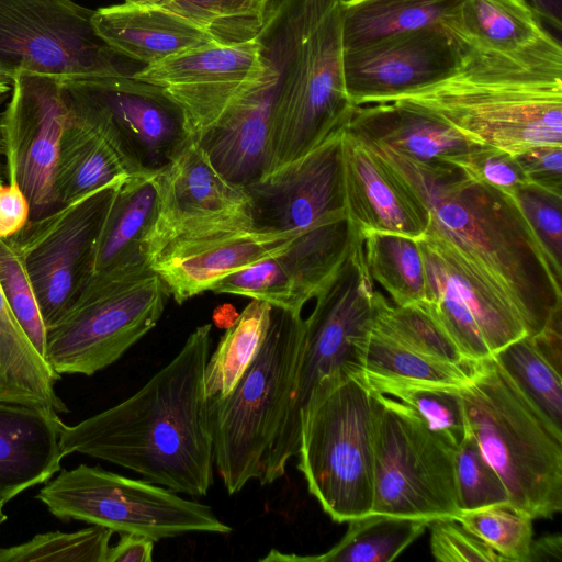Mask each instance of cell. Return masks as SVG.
Segmentation results:
<instances>
[{
	"instance_id": "cell-1",
	"label": "cell",
	"mask_w": 562,
	"mask_h": 562,
	"mask_svg": "<svg viewBox=\"0 0 562 562\" xmlns=\"http://www.w3.org/2000/svg\"><path fill=\"white\" fill-rule=\"evenodd\" d=\"M211 328L196 327L177 356L125 401L77 425H64L65 457L87 454L176 493L205 496L214 474L204 381Z\"/></svg>"
},
{
	"instance_id": "cell-48",
	"label": "cell",
	"mask_w": 562,
	"mask_h": 562,
	"mask_svg": "<svg viewBox=\"0 0 562 562\" xmlns=\"http://www.w3.org/2000/svg\"><path fill=\"white\" fill-rule=\"evenodd\" d=\"M516 159L529 183L562 194V146H535Z\"/></svg>"
},
{
	"instance_id": "cell-2",
	"label": "cell",
	"mask_w": 562,
	"mask_h": 562,
	"mask_svg": "<svg viewBox=\"0 0 562 562\" xmlns=\"http://www.w3.org/2000/svg\"><path fill=\"white\" fill-rule=\"evenodd\" d=\"M370 147L426 204L428 231L451 243L506 293L527 335L542 331L562 310V283L514 198L471 180L452 164H424Z\"/></svg>"
},
{
	"instance_id": "cell-15",
	"label": "cell",
	"mask_w": 562,
	"mask_h": 562,
	"mask_svg": "<svg viewBox=\"0 0 562 562\" xmlns=\"http://www.w3.org/2000/svg\"><path fill=\"white\" fill-rule=\"evenodd\" d=\"M123 180L29 221L10 237L35 290L46 328L66 312L91 278L97 244Z\"/></svg>"
},
{
	"instance_id": "cell-46",
	"label": "cell",
	"mask_w": 562,
	"mask_h": 562,
	"mask_svg": "<svg viewBox=\"0 0 562 562\" xmlns=\"http://www.w3.org/2000/svg\"><path fill=\"white\" fill-rule=\"evenodd\" d=\"M449 162L459 167L471 180L509 195L528 182L516 156L491 145L471 143L467 150Z\"/></svg>"
},
{
	"instance_id": "cell-27",
	"label": "cell",
	"mask_w": 562,
	"mask_h": 562,
	"mask_svg": "<svg viewBox=\"0 0 562 562\" xmlns=\"http://www.w3.org/2000/svg\"><path fill=\"white\" fill-rule=\"evenodd\" d=\"M92 25L114 52L145 66L216 44L191 22L158 5L124 2L99 8Z\"/></svg>"
},
{
	"instance_id": "cell-5",
	"label": "cell",
	"mask_w": 562,
	"mask_h": 562,
	"mask_svg": "<svg viewBox=\"0 0 562 562\" xmlns=\"http://www.w3.org/2000/svg\"><path fill=\"white\" fill-rule=\"evenodd\" d=\"M459 393L468 428L502 479L509 504L532 519L562 510V431L524 395L493 356L474 362Z\"/></svg>"
},
{
	"instance_id": "cell-23",
	"label": "cell",
	"mask_w": 562,
	"mask_h": 562,
	"mask_svg": "<svg viewBox=\"0 0 562 562\" xmlns=\"http://www.w3.org/2000/svg\"><path fill=\"white\" fill-rule=\"evenodd\" d=\"M307 231V229H306ZM305 232V231H304ZM303 232L254 228L165 250L151 265L178 304L266 257L283 251Z\"/></svg>"
},
{
	"instance_id": "cell-44",
	"label": "cell",
	"mask_w": 562,
	"mask_h": 562,
	"mask_svg": "<svg viewBox=\"0 0 562 562\" xmlns=\"http://www.w3.org/2000/svg\"><path fill=\"white\" fill-rule=\"evenodd\" d=\"M454 483L460 512L509 503L502 479L484 458L469 428L456 450Z\"/></svg>"
},
{
	"instance_id": "cell-29",
	"label": "cell",
	"mask_w": 562,
	"mask_h": 562,
	"mask_svg": "<svg viewBox=\"0 0 562 562\" xmlns=\"http://www.w3.org/2000/svg\"><path fill=\"white\" fill-rule=\"evenodd\" d=\"M443 29L462 47L493 53H517L550 34L524 0H462Z\"/></svg>"
},
{
	"instance_id": "cell-3",
	"label": "cell",
	"mask_w": 562,
	"mask_h": 562,
	"mask_svg": "<svg viewBox=\"0 0 562 562\" xmlns=\"http://www.w3.org/2000/svg\"><path fill=\"white\" fill-rule=\"evenodd\" d=\"M459 47L461 63L450 77L395 101L434 114L470 143L513 156L535 146H562V47L557 38L549 34L517 53Z\"/></svg>"
},
{
	"instance_id": "cell-47",
	"label": "cell",
	"mask_w": 562,
	"mask_h": 562,
	"mask_svg": "<svg viewBox=\"0 0 562 562\" xmlns=\"http://www.w3.org/2000/svg\"><path fill=\"white\" fill-rule=\"evenodd\" d=\"M430 550L441 562H506L483 540L468 531L456 519L442 518L429 522Z\"/></svg>"
},
{
	"instance_id": "cell-25",
	"label": "cell",
	"mask_w": 562,
	"mask_h": 562,
	"mask_svg": "<svg viewBox=\"0 0 562 562\" xmlns=\"http://www.w3.org/2000/svg\"><path fill=\"white\" fill-rule=\"evenodd\" d=\"M344 130L355 138L424 164H450L470 146L434 114L403 101L355 105Z\"/></svg>"
},
{
	"instance_id": "cell-7",
	"label": "cell",
	"mask_w": 562,
	"mask_h": 562,
	"mask_svg": "<svg viewBox=\"0 0 562 562\" xmlns=\"http://www.w3.org/2000/svg\"><path fill=\"white\" fill-rule=\"evenodd\" d=\"M382 296L373 288L362 239L314 297L290 412L261 485L282 477L297 454L302 416L313 396L346 380L363 379L368 339Z\"/></svg>"
},
{
	"instance_id": "cell-37",
	"label": "cell",
	"mask_w": 562,
	"mask_h": 562,
	"mask_svg": "<svg viewBox=\"0 0 562 562\" xmlns=\"http://www.w3.org/2000/svg\"><path fill=\"white\" fill-rule=\"evenodd\" d=\"M470 367L452 366L424 358L373 327L368 339L362 380L461 387L469 379Z\"/></svg>"
},
{
	"instance_id": "cell-8",
	"label": "cell",
	"mask_w": 562,
	"mask_h": 562,
	"mask_svg": "<svg viewBox=\"0 0 562 562\" xmlns=\"http://www.w3.org/2000/svg\"><path fill=\"white\" fill-rule=\"evenodd\" d=\"M296 456L308 492L334 521L371 513L373 392L363 380L352 378L313 396Z\"/></svg>"
},
{
	"instance_id": "cell-24",
	"label": "cell",
	"mask_w": 562,
	"mask_h": 562,
	"mask_svg": "<svg viewBox=\"0 0 562 562\" xmlns=\"http://www.w3.org/2000/svg\"><path fill=\"white\" fill-rule=\"evenodd\" d=\"M277 85L278 74L267 64L265 77L196 139L214 168L234 184L245 187L266 173Z\"/></svg>"
},
{
	"instance_id": "cell-50",
	"label": "cell",
	"mask_w": 562,
	"mask_h": 562,
	"mask_svg": "<svg viewBox=\"0 0 562 562\" xmlns=\"http://www.w3.org/2000/svg\"><path fill=\"white\" fill-rule=\"evenodd\" d=\"M155 541L138 533H121L114 547H110L106 562H151Z\"/></svg>"
},
{
	"instance_id": "cell-45",
	"label": "cell",
	"mask_w": 562,
	"mask_h": 562,
	"mask_svg": "<svg viewBox=\"0 0 562 562\" xmlns=\"http://www.w3.org/2000/svg\"><path fill=\"white\" fill-rule=\"evenodd\" d=\"M512 196L531 227L554 277L562 283V194L527 182Z\"/></svg>"
},
{
	"instance_id": "cell-11",
	"label": "cell",
	"mask_w": 562,
	"mask_h": 562,
	"mask_svg": "<svg viewBox=\"0 0 562 562\" xmlns=\"http://www.w3.org/2000/svg\"><path fill=\"white\" fill-rule=\"evenodd\" d=\"M59 472L36 495L59 519L138 533L154 541L192 532H232L209 505L186 499L150 481L87 464Z\"/></svg>"
},
{
	"instance_id": "cell-20",
	"label": "cell",
	"mask_w": 562,
	"mask_h": 562,
	"mask_svg": "<svg viewBox=\"0 0 562 562\" xmlns=\"http://www.w3.org/2000/svg\"><path fill=\"white\" fill-rule=\"evenodd\" d=\"M361 239L348 216L318 224L295 237L283 251L225 277L210 291L301 313Z\"/></svg>"
},
{
	"instance_id": "cell-36",
	"label": "cell",
	"mask_w": 562,
	"mask_h": 562,
	"mask_svg": "<svg viewBox=\"0 0 562 562\" xmlns=\"http://www.w3.org/2000/svg\"><path fill=\"white\" fill-rule=\"evenodd\" d=\"M524 395L562 431V378L533 336L525 335L492 355Z\"/></svg>"
},
{
	"instance_id": "cell-4",
	"label": "cell",
	"mask_w": 562,
	"mask_h": 562,
	"mask_svg": "<svg viewBox=\"0 0 562 562\" xmlns=\"http://www.w3.org/2000/svg\"><path fill=\"white\" fill-rule=\"evenodd\" d=\"M345 0H268L255 38L278 74L265 175L306 155L347 122Z\"/></svg>"
},
{
	"instance_id": "cell-40",
	"label": "cell",
	"mask_w": 562,
	"mask_h": 562,
	"mask_svg": "<svg viewBox=\"0 0 562 562\" xmlns=\"http://www.w3.org/2000/svg\"><path fill=\"white\" fill-rule=\"evenodd\" d=\"M364 383L373 393L391 395L416 411L456 447L464 439L468 422L459 387L414 382Z\"/></svg>"
},
{
	"instance_id": "cell-30",
	"label": "cell",
	"mask_w": 562,
	"mask_h": 562,
	"mask_svg": "<svg viewBox=\"0 0 562 562\" xmlns=\"http://www.w3.org/2000/svg\"><path fill=\"white\" fill-rule=\"evenodd\" d=\"M59 379L23 331L0 285V402L67 413L55 391Z\"/></svg>"
},
{
	"instance_id": "cell-53",
	"label": "cell",
	"mask_w": 562,
	"mask_h": 562,
	"mask_svg": "<svg viewBox=\"0 0 562 562\" xmlns=\"http://www.w3.org/2000/svg\"><path fill=\"white\" fill-rule=\"evenodd\" d=\"M238 313L231 304H224L214 310L213 322L218 328H228L238 317Z\"/></svg>"
},
{
	"instance_id": "cell-28",
	"label": "cell",
	"mask_w": 562,
	"mask_h": 562,
	"mask_svg": "<svg viewBox=\"0 0 562 562\" xmlns=\"http://www.w3.org/2000/svg\"><path fill=\"white\" fill-rule=\"evenodd\" d=\"M156 210L154 177L130 176L120 183L97 244L92 276H133L150 269L144 241Z\"/></svg>"
},
{
	"instance_id": "cell-57",
	"label": "cell",
	"mask_w": 562,
	"mask_h": 562,
	"mask_svg": "<svg viewBox=\"0 0 562 562\" xmlns=\"http://www.w3.org/2000/svg\"><path fill=\"white\" fill-rule=\"evenodd\" d=\"M4 503L0 501V525L7 520V515L3 512Z\"/></svg>"
},
{
	"instance_id": "cell-42",
	"label": "cell",
	"mask_w": 562,
	"mask_h": 562,
	"mask_svg": "<svg viewBox=\"0 0 562 562\" xmlns=\"http://www.w3.org/2000/svg\"><path fill=\"white\" fill-rule=\"evenodd\" d=\"M456 520L506 562H526L533 540V519L509 503L462 510Z\"/></svg>"
},
{
	"instance_id": "cell-38",
	"label": "cell",
	"mask_w": 562,
	"mask_h": 562,
	"mask_svg": "<svg viewBox=\"0 0 562 562\" xmlns=\"http://www.w3.org/2000/svg\"><path fill=\"white\" fill-rule=\"evenodd\" d=\"M397 344L432 361L467 367L469 362L423 302L390 304L383 295L373 326Z\"/></svg>"
},
{
	"instance_id": "cell-21",
	"label": "cell",
	"mask_w": 562,
	"mask_h": 562,
	"mask_svg": "<svg viewBox=\"0 0 562 562\" xmlns=\"http://www.w3.org/2000/svg\"><path fill=\"white\" fill-rule=\"evenodd\" d=\"M460 63L447 30L418 29L344 49L345 87L353 105L392 102L450 77Z\"/></svg>"
},
{
	"instance_id": "cell-43",
	"label": "cell",
	"mask_w": 562,
	"mask_h": 562,
	"mask_svg": "<svg viewBox=\"0 0 562 562\" xmlns=\"http://www.w3.org/2000/svg\"><path fill=\"white\" fill-rule=\"evenodd\" d=\"M0 285L18 323L45 359L47 328L29 273L11 238H0Z\"/></svg>"
},
{
	"instance_id": "cell-12",
	"label": "cell",
	"mask_w": 562,
	"mask_h": 562,
	"mask_svg": "<svg viewBox=\"0 0 562 562\" xmlns=\"http://www.w3.org/2000/svg\"><path fill=\"white\" fill-rule=\"evenodd\" d=\"M70 112L114 149L130 176L155 177L194 138L162 88L130 77L63 80Z\"/></svg>"
},
{
	"instance_id": "cell-55",
	"label": "cell",
	"mask_w": 562,
	"mask_h": 562,
	"mask_svg": "<svg viewBox=\"0 0 562 562\" xmlns=\"http://www.w3.org/2000/svg\"><path fill=\"white\" fill-rule=\"evenodd\" d=\"M162 0H125L126 3L136 5H157Z\"/></svg>"
},
{
	"instance_id": "cell-13",
	"label": "cell",
	"mask_w": 562,
	"mask_h": 562,
	"mask_svg": "<svg viewBox=\"0 0 562 562\" xmlns=\"http://www.w3.org/2000/svg\"><path fill=\"white\" fill-rule=\"evenodd\" d=\"M93 13L72 0H0V72L61 80L132 76V60L97 34Z\"/></svg>"
},
{
	"instance_id": "cell-19",
	"label": "cell",
	"mask_w": 562,
	"mask_h": 562,
	"mask_svg": "<svg viewBox=\"0 0 562 562\" xmlns=\"http://www.w3.org/2000/svg\"><path fill=\"white\" fill-rule=\"evenodd\" d=\"M342 130L306 155L244 187L254 229L304 232L348 216Z\"/></svg>"
},
{
	"instance_id": "cell-49",
	"label": "cell",
	"mask_w": 562,
	"mask_h": 562,
	"mask_svg": "<svg viewBox=\"0 0 562 562\" xmlns=\"http://www.w3.org/2000/svg\"><path fill=\"white\" fill-rule=\"evenodd\" d=\"M31 216L26 195L15 183L0 184V238L20 233Z\"/></svg>"
},
{
	"instance_id": "cell-52",
	"label": "cell",
	"mask_w": 562,
	"mask_h": 562,
	"mask_svg": "<svg viewBox=\"0 0 562 562\" xmlns=\"http://www.w3.org/2000/svg\"><path fill=\"white\" fill-rule=\"evenodd\" d=\"M531 9L550 25L562 29V0H524Z\"/></svg>"
},
{
	"instance_id": "cell-10",
	"label": "cell",
	"mask_w": 562,
	"mask_h": 562,
	"mask_svg": "<svg viewBox=\"0 0 562 562\" xmlns=\"http://www.w3.org/2000/svg\"><path fill=\"white\" fill-rule=\"evenodd\" d=\"M169 296L151 269L133 276H92L47 327V363L59 375H92L105 369L156 326Z\"/></svg>"
},
{
	"instance_id": "cell-34",
	"label": "cell",
	"mask_w": 562,
	"mask_h": 562,
	"mask_svg": "<svg viewBox=\"0 0 562 562\" xmlns=\"http://www.w3.org/2000/svg\"><path fill=\"white\" fill-rule=\"evenodd\" d=\"M272 306L252 299L226 328L205 367V391L210 398L228 395L260 350Z\"/></svg>"
},
{
	"instance_id": "cell-26",
	"label": "cell",
	"mask_w": 562,
	"mask_h": 562,
	"mask_svg": "<svg viewBox=\"0 0 562 562\" xmlns=\"http://www.w3.org/2000/svg\"><path fill=\"white\" fill-rule=\"evenodd\" d=\"M64 425L53 411L0 402V501L5 504L61 470Z\"/></svg>"
},
{
	"instance_id": "cell-9",
	"label": "cell",
	"mask_w": 562,
	"mask_h": 562,
	"mask_svg": "<svg viewBox=\"0 0 562 562\" xmlns=\"http://www.w3.org/2000/svg\"><path fill=\"white\" fill-rule=\"evenodd\" d=\"M457 447L406 404L373 393V503L370 514L431 522L460 513Z\"/></svg>"
},
{
	"instance_id": "cell-31",
	"label": "cell",
	"mask_w": 562,
	"mask_h": 562,
	"mask_svg": "<svg viewBox=\"0 0 562 562\" xmlns=\"http://www.w3.org/2000/svg\"><path fill=\"white\" fill-rule=\"evenodd\" d=\"M462 0H345L341 8L344 49L418 29L442 26Z\"/></svg>"
},
{
	"instance_id": "cell-16",
	"label": "cell",
	"mask_w": 562,
	"mask_h": 562,
	"mask_svg": "<svg viewBox=\"0 0 562 562\" xmlns=\"http://www.w3.org/2000/svg\"><path fill=\"white\" fill-rule=\"evenodd\" d=\"M154 183L157 210L144 241L149 267L171 247L252 228L244 187L225 179L195 139Z\"/></svg>"
},
{
	"instance_id": "cell-39",
	"label": "cell",
	"mask_w": 562,
	"mask_h": 562,
	"mask_svg": "<svg viewBox=\"0 0 562 562\" xmlns=\"http://www.w3.org/2000/svg\"><path fill=\"white\" fill-rule=\"evenodd\" d=\"M268 0H162L158 3L191 22L217 45L254 41L259 34Z\"/></svg>"
},
{
	"instance_id": "cell-41",
	"label": "cell",
	"mask_w": 562,
	"mask_h": 562,
	"mask_svg": "<svg viewBox=\"0 0 562 562\" xmlns=\"http://www.w3.org/2000/svg\"><path fill=\"white\" fill-rule=\"evenodd\" d=\"M113 530L92 525L75 532L50 531L10 548L0 562H106Z\"/></svg>"
},
{
	"instance_id": "cell-18",
	"label": "cell",
	"mask_w": 562,
	"mask_h": 562,
	"mask_svg": "<svg viewBox=\"0 0 562 562\" xmlns=\"http://www.w3.org/2000/svg\"><path fill=\"white\" fill-rule=\"evenodd\" d=\"M266 72L261 46L254 40L188 50L146 65L132 77L162 88L182 108L196 140Z\"/></svg>"
},
{
	"instance_id": "cell-6",
	"label": "cell",
	"mask_w": 562,
	"mask_h": 562,
	"mask_svg": "<svg viewBox=\"0 0 562 562\" xmlns=\"http://www.w3.org/2000/svg\"><path fill=\"white\" fill-rule=\"evenodd\" d=\"M304 339L301 313L272 306L252 362L228 395L210 398L214 465L229 495L263 479L290 412Z\"/></svg>"
},
{
	"instance_id": "cell-33",
	"label": "cell",
	"mask_w": 562,
	"mask_h": 562,
	"mask_svg": "<svg viewBox=\"0 0 562 562\" xmlns=\"http://www.w3.org/2000/svg\"><path fill=\"white\" fill-rule=\"evenodd\" d=\"M429 522L382 514H368L349 521V527L330 550L301 557L271 550L261 561L389 562L396 559L424 533Z\"/></svg>"
},
{
	"instance_id": "cell-14",
	"label": "cell",
	"mask_w": 562,
	"mask_h": 562,
	"mask_svg": "<svg viewBox=\"0 0 562 562\" xmlns=\"http://www.w3.org/2000/svg\"><path fill=\"white\" fill-rule=\"evenodd\" d=\"M417 243L425 271L423 303L469 362L527 335L506 293L451 243L429 231Z\"/></svg>"
},
{
	"instance_id": "cell-56",
	"label": "cell",
	"mask_w": 562,
	"mask_h": 562,
	"mask_svg": "<svg viewBox=\"0 0 562 562\" xmlns=\"http://www.w3.org/2000/svg\"><path fill=\"white\" fill-rule=\"evenodd\" d=\"M1 105V103H0ZM3 156L2 135H1V112H0V184L3 183L2 171H1V157Z\"/></svg>"
},
{
	"instance_id": "cell-54",
	"label": "cell",
	"mask_w": 562,
	"mask_h": 562,
	"mask_svg": "<svg viewBox=\"0 0 562 562\" xmlns=\"http://www.w3.org/2000/svg\"><path fill=\"white\" fill-rule=\"evenodd\" d=\"M13 77L0 72V103L2 104L11 94Z\"/></svg>"
},
{
	"instance_id": "cell-51",
	"label": "cell",
	"mask_w": 562,
	"mask_h": 562,
	"mask_svg": "<svg viewBox=\"0 0 562 562\" xmlns=\"http://www.w3.org/2000/svg\"><path fill=\"white\" fill-rule=\"evenodd\" d=\"M562 560V536H542L531 541L526 562H552Z\"/></svg>"
},
{
	"instance_id": "cell-17",
	"label": "cell",
	"mask_w": 562,
	"mask_h": 562,
	"mask_svg": "<svg viewBox=\"0 0 562 562\" xmlns=\"http://www.w3.org/2000/svg\"><path fill=\"white\" fill-rule=\"evenodd\" d=\"M70 110L63 80L18 74L9 102L1 112L5 172L26 195L31 220L59 207L55 175L63 132Z\"/></svg>"
},
{
	"instance_id": "cell-32",
	"label": "cell",
	"mask_w": 562,
	"mask_h": 562,
	"mask_svg": "<svg viewBox=\"0 0 562 562\" xmlns=\"http://www.w3.org/2000/svg\"><path fill=\"white\" fill-rule=\"evenodd\" d=\"M128 176L108 142L70 112L60 139L55 175L59 206Z\"/></svg>"
},
{
	"instance_id": "cell-22",
	"label": "cell",
	"mask_w": 562,
	"mask_h": 562,
	"mask_svg": "<svg viewBox=\"0 0 562 562\" xmlns=\"http://www.w3.org/2000/svg\"><path fill=\"white\" fill-rule=\"evenodd\" d=\"M348 218L362 237L391 233L422 238L430 212L400 173L375 150L342 130Z\"/></svg>"
},
{
	"instance_id": "cell-35",
	"label": "cell",
	"mask_w": 562,
	"mask_h": 562,
	"mask_svg": "<svg viewBox=\"0 0 562 562\" xmlns=\"http://www.w3.org/2000/svg\"><path fill=\"white\" fill-rule=\"evenodd\" d=\"M369 273L396 305L425 301V271L417 239L391 233L363 237Z\"/></svg>"
}]
</instances>
